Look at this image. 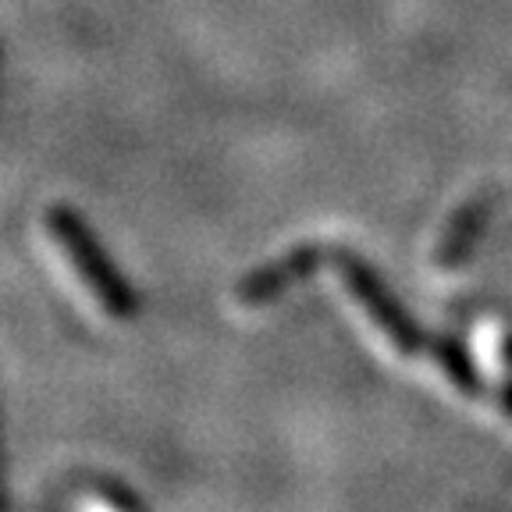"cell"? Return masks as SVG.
I'll return each instance as SVG.
<instances>
[{
    "label": "cell",
    "mask_w": 512,
    "mask_h": 512,
    "mask_svg": "<svg viewBox=\"0 0 512 512\" xmlns=\"http://www.w3.org/2000/svg\"><path fill=\"white\" fill-rule=\"evenodd\" d=\"M82 512H136L121 495H107V491H93L82 498Z\"/></svg>",
    "instance_id": "obj_5"
},
{
    "label": "cell",
    "mask_w": 512,
    "mask_h": 512,
    "mask_svg": "<svg viewBox=\"0 0 512 512\" xmlns=\"http://www.w3.org/2000/svg\"><path fill=\"white\" fill-rule=\"evenodd\" d=\"M313 267H317V249H310V246L292 249V253H285L281 260H274V264H267V267H260V271L249 274V278L239 285V299L246 306L271 303V299H278L292 281H299L303 274H310Z\"/></svg>",
    "instance_id": "obj_3"
},
{
    "label": "cell",
    "mask_w": 512,
    "mask_h": 512,
    "mask_svg": "<svg viewBox=\"0 0 512 512\" xmlns=\"http://www.w3.org/2000/svg\"><path fill=\"white\" fill-rule=\"evenodd\" d=\"M47 232L54 235V242H61V249L68 253V260H72L75 274H79L82 285L89 288V296L96 299V306H100L107 317H132L136 296L128 292L125 278L111 267L104 249L96 246V239L89 235L86 224L68 207H54V210H47Z\"/></svg>",
    "instance_id": "obj_1"
},
{
    "label": "cell",
    "mask_w": 512,
    "mask_h": 512,
    "mask_svg": "<svg viewBox=\"0 0 512 512\" xmlns=\"http://www.w3.org/2000/svg\"><path fill=\"white\" fill-rule=\"evenodd\" d=\"M502 406H505V413L512 416V384H509V388H505V392H502Z\"/></svg>",
    "instance_id": "obj_6"
},
{
    "label": "cell",
    "mask_w": 512,
    "mask_h": 512,
    "mask_svg": "<svg viewBox=\"0 0 512 512\" xmlns=\"http://www.w3.org/2000/svg\"><path fill=\"white\" fill-rule=\"evenodd\" d=\"M488 196H477V200H470L463 210H456V217L448 221L445 235L438 239V246H434V260H438V267H452L459 264L466 253H470L473 239L480 235V228H484V217H488Z\"/></svg>",
    "instance_id": "obj_4"
},
{
    "label": "cell",
    "mask_w": 512,
    "mask_h": 512,
    "mask_svg": "<svg viewBox=\"0 0 512 512\" xmlns=\"http://www.w3.org/2000/svg\"><path fill=\"white\" fill-rule=\"evenodd\" d=\"M338 267L345 271V285H349L352 299L360 303V310L370 317V324L384 335V342L392 345L395 352H402V356H416V352L427 349L424 335L416 331L409 313L388 296V288L377 281L374 271H367V267H363L360 260H352L349 253L338 256Z\"/></svg>",
    "instance_id": "obj_2"
}]
</instances>
